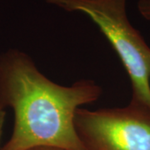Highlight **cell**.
<instances>
[{
    "instance_id": "1",
    "label": "cell",
    "mask_w": 150,
    "mask_h": 150,
    "mask_svg": "<svg viewBox=\"0 0 150 150\" xmlns=\"http://www.w3.org/2000/svg\"><path fill=\"white\" fill-rule=\"evenodd\" d=\"M101 93V87L93 80L68 87L55 83L19 50L0 55V107H10L14 112L12 136L0 150L36 146L85 150L75 130V112L97 101Z\"/></svg>"
},
{
    "instance_id": "6",
    "label": "cell",
    "mask_w": 150,
    "mask_h": 150,
    "mask_svg": "<svg viewBox=\"0 0 150 150\" xmlns=\"http://www.w3.org/2000/svg\"><path fill=\"white\" fill-rule=\"evenodd\" d=\"M26 150H68L59 147H54V146H36L33 147Z\"/></svg>"
},
{
    "instance_id": "2",
    "label": "cell",
    "mask_w": 150,
    "mask_h": 150,
    "mask_svg": "<svg viewBox=\"0 0 150 150\" xmlns=\"http://www.w3.org/2000/svg\"><path fill=\"white\" fill-rule=\"evenodd\" d=\"M89 17L107 38L129 74L130 102L150 110V47L129 21L127 0H45Z\"/></svg>"
},
{
    "instance_id": "5",
    "label": "cell",
    "mask_w": 150,
    "mask_h": 150,
    "mask_svg": "<svg viewBox=\"0 0 150 150\" xmlns=\"http://www.w3.org/2000/svg\"><path fill=\"white\" fill-rule=\"evenodd\" d=\"M6 112L3 108L0 107V143H1V138H2V134H3V129H4V120H5ZM1 149V147H0Z\"/></svg>"
},
{
    "instance_id": "3",
    "label": "cell",
    "mask_w": 150,
    "mask_h": 150,
    "mask_svg": "<svg viewBox=\"0 0 150 150\" xmlns=\"http://www.w3.org/2000/svg\"><path fill=\"white\" fill-rule=\"evenodd\" d=\"M74 127L85 150H150V110L131 102L94 111L79 108Z\"/></svg>"
},
{
    "instance_id": "4",
    "label": "cell",
    "mask_w": 150,
    "mask_h": 150,
    "mask_svg": "<svg viewBox=\"0 0 150 150\" xmlns=\"http://www.w3.org/2000/svg\"><path fill=\"white\" fill-rule=\"evenodd\" d=\"M138 8L141 15L150 21V0H139Z\"/></svg>"
}]
</instances>
